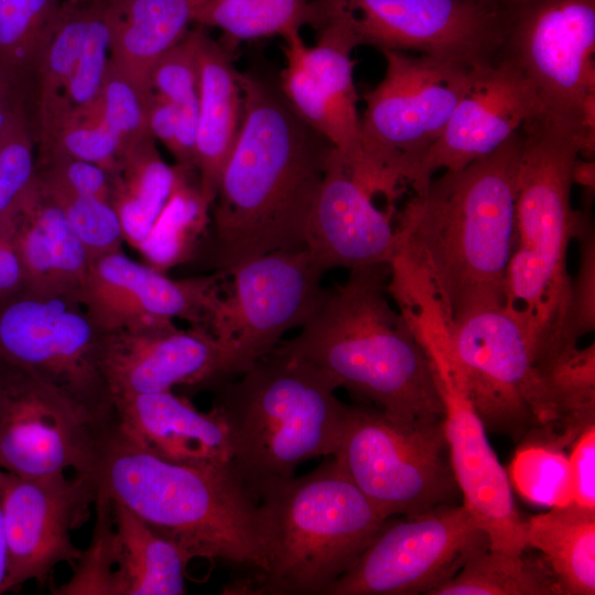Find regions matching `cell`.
<instances>
[{"instance_id":"obj_1","label":"cell","mask_w":595,"mask_h":595,"mask_svg":"<svg viewBox=\"0 0 595 595\" xmlns=\"http://www.w3.org/2000/svg\"><path fill=\"white\" fill-rule=\"evenodd\" d=\"M521 148L519 129L493 153L433 176L399 215L390 280L425 295L443 325L504 305Z\"/></svg>"},{"instance_id":"obj_2","label":"cell","mask_w":595,"mask_h":595,"mask_svg":"<svg viewBox=\"0 0 595 595\" xmlns=\"http://www.w3.org/2000/svg\"><path fill=\"white\" fill-rule=\"evenodd\" d=\"M238 80L240 130L198 249L209 269L225 274L274 251L305 249L310 216L334 150L298 115L280 86L240 72Z\"/></svg>"},{"instance_id":"obj_3","label":"cell","mask_w":595,"mask_h":595,"mask_svg":"<svg viewBox=\"0 0 595 595\" xmlns=\"http://www.w3.org/2000/svg\"><path fill=\"white\" fill-rule=\"evenodd\" d=\"M390 273V264L349 270L300 333L273 350L315 365L394 421H441L444 403L429 354L409 317L388 301Z\"/></svg>"},{"instance_id":"obj_4","label":"cell","mask_w":595,"mask_h":595,"mask_svg":"<svg viewBox=\"0 0 595 595\" xmlns=\"http://www.w3.org/2000/svg\"><path fill=\"white\" fill-rule=\"evenodd\" d=\"M515 230L505 278V309L521 326L536 366L571 343L566 251L581 212L571 206L573 169L594 141L576 125L537 113L520 128Z\"/></svg>"},{"instance_id":"obj_5","label":"cell","mask_w":595,"mask_h":595,"mask_svg":"<svg viewBox=\"0 0 595 595\" xmlns=\"http://www.w3.org/2000/svg\"><path fill=\"white\" fill-rule=\"evenodd\" d=\"M98 489L120 502L191 561H223L263 572L269 536L259 500L231 465L190 466L162 459L117 426L102 434L94 474Z\"/></svg>"},{"instance_id":"obj_6","label":"cell","mask_w":595,"mask_h":595,"mask_svg":"<svg viewBox=\"0 0 595 595\" xmlns=\"http://www.w3.org/2000/svg\"><path fill=\"white\" fill-rule=\"evenodd\" d=\"M210 388L229 430L231 467L256 498L264 484L339 447L348 405L335 396L336 382L309 361L272 350Z\"/></svg>"},{"instance_id":"obj_7","label":"cell","mask_w":595,"mask_h":595,"mask_svg":"<svg viewBox=\"0 0 595 595\" xmlns=\"http://www.w3.org/2000/svg\"><path fill=\"white\" fill-rule=\"evenodd\" d=\"M257 498L269 536L266 569L228 594L325 595L387 520L335 457L301 477L264 484Z\"/></svg>"},{"instance_id":"obj_8","label":"cell","mask_w":595,"mask_h":595,"mask_svg":"<svg viewBox=\"0 0 595 595\" xmlns=\"http://www.w3.org/2000/svg\"><path fill=\"white\" fill-rule=\"evenodd\" d=\"M436 322L486 430L515 441L548 440L556 410L528 339L505 306H478L446 325Z\"/></svg>"},{"instance_id":"obj_9","label":"cell","mask_w":595,"mask_h":595,"mask_svg":"<svg viewBox=\"0 0 595 595\" xmlns=\"http://www.w3.org/2000/svg\"><path fill=\"white\" fill-rule=\"evenodd\" d=\"M381 52L385 76L364 96L360 132L377 192L392 202L441 137L474 69L401 51Z\"/></svg>"},{"instance_id":"obj_10","label":"cell","mask_w":595,"mask_h":595,"mask_svg":"<svg viewBox=\"0 0 595 595\" xmlns=\"http://www.w3.org/2000/svg\"><path fill=\"white\" fill-rule=\"evenodd\" d=\"M107 334L75 295L24 291L0 304V357L57 389L100 426L115 422L104 371Z\"/></svg>"},{"instance_id":"obj_11","label":"cell","mask_w":595,"mask_h":595,"mask_svg":"<svg viewBox=\"0 0 595 595\" xmlns=\"http://www.w3.org/2000/svg\"><path fill=\"white\" fill-rule=\"evenodd\" d=\"M334 457L386 519L424 513L453 504L461 494L443 420L409 424L377 409L348 405Z\"/></svg>"},{"instance_id":"obj_12","label":"cell","mask_w":595,"mask_h":595,"mask_svg":"<svg viewBox=\"0 0 595 595\" xmlns=\"http://www.w3.org/2000/svg\"><path fill=\"white\" fill-rule=\"evenodd\" d=\"M323 274L306 249L274 251L227 273V290L223 289L207 328L221 349L215 383L247 371L286 332L310 320L326 293Z\"/></svg>"},{"instance_id":"obj_13","label":"cell","mask_w":595,"mask_h":595,"mask_svg":"<svg viewBox=\"0 0 595 595\" xmlns=\"http://www.w3.org/2000/svg\"><path fill=\"white\" fill-rule=\"evenodd\" d=\"M595 0H515L500 56L532 85L540 112L594 133Z\"/></svg>"},{"instance_id":"obj_14","label":"cell","mask_w":595,"mask_h":595,"mask_svg":"<svg viewBox=\"0 0 595 595\" xmlns=\"http://www.w3.org/2000/svg\"><path fill=\"white\" fill-rule=\"evenodd\" d=\"M324 18L343 14L359 45L487 66L501 54L507 11L466 0H312Z\"/></svg>"},{"instance_id":"obj_15","label":"cell","mask_w":595,"mask_h":595,"mask_svg":"<svg viewBox=\"0 0 595 595\" xmlns=\"http://www.w3.org/2000/svg\"><path fill=\"white\" fill-rule=\"evenodd\" d=\"M487 534L461 505L447 504L383 526L325 595H430L476 553Z\"/></svg>"},{"instance_id":"obj_16","label":"cell","mask_w":595,"mask_h":595,"mask_svg":"<svg viewBox=\"0 0 595 595\" xmlns=\"http://www.w3.org/2000/svg\"><path fill=\"white\" fill-rule=\"evenodd\" d=\"M104 428L57 389L3 360L0 468L23 477L95 474ZM95 477V476H94Z\"/></svg>"},{"instance_id":"obj_17","label":"cell","mask_w":595,"mask_h":595,"mask_svg":"<svg viewBox=\"0 0 595 595\" xmlns=\"http://www.w3.org/2000/svg\"><path fill=\"white\" fill-rule=\"evenodd\" d=\"M314 46L299 29L282 35L285 67L280 88L298 115L344 158L353 175L374 196V173L361 143L353 51L359 46L347 19L325 17Z\"/></svg>"},{"instance_id":"obj_18","label":"cell","mask_w":595,"mask_h":595,"mask_svg":"<svg viewBox=\"0 0 595 595\" xmlns=\"http://www.w3.org/2000/svg\"><path fill=\"white\" fill-rule=\"evenodd\" d=\"M97 493L93 475L23 477L0 468L8 562L2 594L29 581L44 583L63 562L76 563L82 551L71 532L87 519Z\"/></svg>"},{"instance_id":"obj_19","label":"cell","mask_w":595,"mask_h":595,"mask_svg":"<svg viewBox=\"0 0 595 595\" xmlns=\"http://www.w3.org/2000/svg\"><path fill=\"white\" fill-rule=\"evenodd\" d=\"M423 344L444 403L443 430L462 504L487 534L490 549L523 553L528 549L526 521L516 507L508 474L488 441L487 430L465 393L443 340L430 335Z\"/></svg>"},{"instance_id":"obj_20","label":"cell","mask_w":595,"mask_h":595,"mask_svg":"<svg viewBox=\"0 0 595 595\" xmlns=\"http://www.w3.org/2000/svg\"><path fill=\"white\" fill-rule=\"evenodd\" d=\"M225 280L221 272L172 279L120 249L90 260L77 299L106 332L158 327L175 320L207 329Z\"/></svg>"},{"instance_id":"obj_21","label":"cell","mask_w":595,"mask_h":595,"mask_svg":"<svg viewBox=\"0 0 595 595\" xmlns=\"http://www.w3.org/2000/svg\"><path fill=\"white\" fill-rule=\"evenodd\" d=\"M540 110L532 85L510 60L500 56L474 69L441 137L414 167L408 185L420 194L437 171H457L493 153Z\"/></svg>"},{"instance_id":"obj_22","label":"cell","mask_w":595,"mask_h":595,"mask_svg":"<svg viewBox=\"0 0 595 595\" xmlns=\"http://www.w3.org/2000/svg\"><path fill=\"white\" fill-rule=\"evenodd\" d=\"M391 212H382L334 148L306 228L305 249L325 273L390 264L397 257Z\"/></svg>"},{"instance_id":"obj_23","label":"cell","mask_w":595,"mask_h":595,"mask_svg":"<svg viewBox=\"0 0 595 595\" xmlns=\"http://www.w3.org/2000/svg\"><path fill=\"white\" fill-rule=\"evenodd\" d=\"M221 349L203 327L174 323L108 332L104 371L112 400L172 391L184 385L210 388L217 380Z\"/></svg>"},{"instance_id":"obj_24","label":"cell","mask_w":595,"mask_h":595,"mask_svg":"<svg viewBox=\"0 0 595 595\" xmlns=\"http://www.w3.org/2000/svg\"><path fill=\"white\" fill-rule=\"evenodd\" d=\"M118 429L147 452L190 466L231 465L229 430L213 405L198 411L172 391L113 399Z\"/></svg>"},{"instance_id":"obj_25","label":"cell","mask_w":595,"mask_h":595,"mask_svg":"<svg viewBox=\"0 0 595 595\" xmlns=\"http://www.w3.org/2000/svg\"><path fill=\"white\" fill-rule=\"evenodd\" d=\"M6 224L23 266L24 291L77 296L90 257L39 177Z\"/></svg>"},{"instance_id":"obj_26","label":"cell","mask_w":595,"mask_h":595,"mask_svg":"<svg viewBox=\"0 0 595 595\" xmlns=\"http://www.w3.org/2000/svg\"><path fill=\"white\" fill-rule=\"evenodd\" d=\"M196 65L195 170L201 191L212 205L240 130L242 93L228 50L214 41L201 24L196 28Z\"/></svg>"},{"instance_id":"obj_27","label":"cell","mask_w":595,"mask_h":595,"mask_svg":"<svg viewBox=\"0 0 595 595\" xmlns=\"http://www.w3.org/2000/svg\"><path fill=\"white\" fill-rule=\"evenodd\" d=\"M207 0H109L110 62L151 91L159 60L186 35L197 9Z\"/></svg>"},{"instance_id":"obj_28","label":"cell","mask_w":595,"mask_h":595,"mask_svg":"<svg viewBox=\"0 0 595 595\" xmlns=\"http://www.w3.org/2000/svg\"><path fill=\"white\" fill-rule=\"evenodd\" d=\"M110 498V497H109ZM113 520V595H180L185 593L190 560L170 540L111 499Z\"/></svg>"},{"instance_id":"obj_29","label":"cell","mask_w":595,"mask_h":595,"mask_svg":"<svg viewBox=\"0 0 595 595\" xmlns=\"http://www.w3.org/2000/svg\"><path fill=\"white\" fill-rule=\"evenodd\" d=\"M527 547L538 550L563 595L595 594V510L571 502L526 521Z\"/></svg>"},{"instance_id":"obj_30","label":"cell","mask_w":595,"mask_h":595,"mask_svg":"<svg viewBox=\"0 0 595 595\" xmlns=\"http://www.w3.org/2000/svg\"><path fill=\"white\" fill-rule=\"evenodd\" d=\"M153 137L127 147L119 167L110 174L113 206L125 241L133 249L149 234L177 177L178 165L161 158Z\"/></svg>"},{"instance_id":"obj_31","label":"cell","mask_w":595,"mask_h":595,"mask_svg":"<svg viewBox=\"0 0 595 595\" xmlns=\"http://www.w3.org/2000/svg\"><path fill=\"white\" fill-rule=\"evenodd\" d=\"M195 174V169L178 165L174 187L137 249L147 264L164 273L196 256L209 228L212 205Z\"/></svg>"},{"instance_id":"obj_32","label":"cell","mask_w":595,"mask_h":595,"mask_svg":"<svg viewBox=\"0 0 595 595\" xmlns=\"http://www.w3.org/2000/svg\"><path fill=\"white\" fill-rule=\"evenodd\" d=\"M64 0H0V84L29 106L46 40Z\"/></svg>"},{"instance_id":"obj_33","label":"cell","mask_w":595,"mask_h":595,"mask_svg":"<svg viewBox=\"0 0 595 595\" xmlns=\"http://www.w3.org/2000/svg\"><path fill=\"white\" fill-rule=\"evenodd\" d=\"M538 370L552 397L556 422L547 440L564 448L595 424V347L571 344L543 360Z\"/></svg>"},{"instance_id":"obj_34","label":"cell","mask_w":595,"mask_h":595,"mask_svg":"<svg viewBox=\"0 0 595 595\" xmlns=\"http://www.w3.org/2000/svg\"><path fill=\"white\" fill-rule=\"evenodd\" d=\"M523 553L483 550L430 595H563L542 556Z\"/></svg>"},{"instance_id":"obj_35","label":"cell","mask_w":595,"mask_h":595,"mask_svg":"<svg viewBox=\"0 0 595 595\" xmlns=\"http://www.w3.org/2000/svg\"><path fill=\"white\" fill-rule=\"evenodd\" d=\"M194 22L220 29L230 43L283 35L311 24L322 25V15L312 0H207L196 11Z\"/></svg>"},{"instance_id":"obj_36","label":"cell","mask_w":595,"mask_h":595,"mask_svg":"<svg viewBox=\"0 0 595 595\" xmlns=\"http://www.w3.org/2000/svg\"><path fill=\"white\" fill-rule=\"evenodd\" d=\"M150 88L177 111L175 144L171 152L176 164L194 166L198 118L196 28L159 60L151 72Z\"/></svg>"},{"instance_id":"obj_37","label":"cell","mask_w":595,"mask_h":595,"mask_svg":"<svg viewBox=\"0 0 595 595\" xmlns=\"http://www.w3.org/2000/svg\"><path fill=\"white\" fill-rule=\"evenodd\" d=\"M507 474L511 486L530 502L551 508L572 502L569 456L560 447L528 440Z\"/></svg>"},{"instance_id":"obj_38","label":"cell","mask_w":595,"mask_h":595,"mask_svg":"<svg viewBox=\"0 0 595 595\" xmlns=\"http://www.w3.org/2000/svg\"><path fill=\"white\" fill-rule=\"evenodd\" d=\"M37 177L42 187L64 213L90 260L122 249L125 238L111 203L74 193L39 173Z\"/></svg>"},{"instance_id":"obj_39","label":"cell","mask_w":595,"mask_h":595,"mask_svg":"<svg viewBox=\"0 0 595 595\" xmlns=\"http://www.w3.org/2000/svg\"><path fill=\"white\" fill-rule=\"evenodd\" d=\"M109 0H96L86 37L67 90L69 120L87 116L96 105L110 62Z\"/></svg>"},{"instance_id":"obj_40","label":"cell","mask_w":595,"mask_h":595,"mask_svg":"<svg viewBox=\"0 0 595 595\" xmlns=\"http://www.w3.org/2000/svg\"><path fill=\"white\" fill-rule=\"evenodd\" d=\"M152 91H149L109 62L95 107V116L128 145L153 137L149 128ZM86 117V116H84Z\"/></svg>"},{"instance_id":"obj_41","label":"cell","mask_w":595,"mask_h":595,"mask_svg":"<svg viewBox=\"0 0 595 595\" xmlns=\"http://www.w3.org/2000/svg\"><path fill=\"white\" fill-rule=\"evenodd\" d=\"M28 112L20 113L0 139V223L21 206L37 182V152Z\"/></svg>"},{"instance_id":"obj_42","label":"cell","mask_w":595,"mask_h":595,"mask_svg":"<svg viewBox=\"0 0 595 595\" xmlns=\"http://www.w3.org/2000/svg\"><path fill=\"white\" fill-rule=\"evenodd\" d=\"M91 543L73 565L69 581L52 589L57 595H113V520L110 498L98 489Z\"/></svg>"},{"instance_id":"obj_43","label":"cell","mask_w":595,"mask_h":595,"mask_svg":"<svg viewBox=\"0 0 595 595\" xmlns=\"http://www.w3.org/2000/svg\"><path fill=\"white\" fill-rule=\"evenodd\" d=\"M126 149V142L116 132L97 117L87 116L68 121L37 155L60 152L95 163L111 174L119 167Z\"/></svg>"},{"instance_id":"obj_44","label":"cell","mask_w":595,"mask_h":595,"mask_svg":"<svg viewBox=\"0 0 595 595\" xmlns=\"http://www.w3.org/2000/svg\"><path fill=\"white\" fill-rule=\"evenodd\" d=\"M574 237L580 242V267L571 282L566 334L571 343L577 344L595 327V237L588 215L581 214Z\"/></svg>"},{"instance_id":"obj_45","label":"cell","mask_w":595,"mask_h":595,"mask_svg":"<svg viewBox=\"0 0 595 595\" xmlns=\"http://www.w3.org/2000/svg\"><path fill=\"white\" fill-rule=\"evenodd\" d=\"M37 173L74 193L110 203V174L95 163L48 152L37 155Z\"/></svg>"},{"instance_id":"obj_46","label":"cell","mask_w":595,"mask_h":595,"mask_svg":"<svg viewBox=\"0 0 595 595\" xmlns=\"http://www.w3.org/2000/svg\"><path fill=\"white\" fill-rule=\"evenodd\" d=\"M569 456L572 502L595 510V424L574 441Z\"/></svg>"},{"instance_id":"obj_47","label":"cell","mask_w":595,"mask_h":595,"mask_svg":"<svg viewBox=\"0 0 595 595\" xmlns=\"http://www.w3.org/2000/svg\"><path fill=\"white\" fill-rule=\"evenodd\" d=\"M25 290L21 259L6 221L0 223V304Z\"/></svg>"},{"instance_id":"obj_48","label":"cell","mask_w":595,"mask_h":595,"mask_svg":"<svg viewBox=\"0 0 595 595\" xmlns=\"http://www.w3.org/2000/svg\"><path fill=\"white\" fill-rule=\"evenodd\" d=\"M22 112H28L24 99L9 87L0 84V139L12 121Z\"/></svg>"},{"instance_id":"obj_49","label":"cell","mask_w":595,"mask_h":595,"mask_svg":"<svg viewBox=\"0 0 595 595\" xmlns=\"http://www.w3.org/2000/svg\"><path fill=\"white\" fill-rule=\"evenodd\" d=\"M573 180L589 190L594 188V162H575L573 169Z\"/></svg>"},{"instance_id":"obj_50","label":"cell","mask_w":595,"mask_h":595,"mask_svg":"<svg viewBox=\"0 0 595 595\" xmlns=\"http://www.w3.org/2000/svg\"><path fill=\"white\" fill-rule=\"evenodd\" d=\"M7 569H8L7 544H6L2 511L0 507V594H2V588L6 582Z\"/></svg>"},{"instance_id":"obj_51","label":"cell","mask_w":595,"mask_h":595,"mask_svg":"<svg viewBox=\"0 0 595 595\" xmlns=\"http://www.w3.org/2000/svg\"><path fill=\"white\" fill-rule=\"evenodd\" d=\"M493 10L507 11L515 0H466Z\"/></svg>"},{"instance_id":"obj_52","label":"cell","mask_w":595,"mask_h":595,"mask_svg":"<svg viewBox=\"0 0 595 595\" xmlns=\"http://www.w3.org/2000/svg\"><path fill=\"white\" fill-rule=\"evenodd\" d=\"M2 366H3V359L0 357V371L2 369Z\"/></svg>"}]
</instances>
